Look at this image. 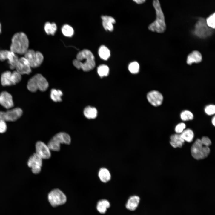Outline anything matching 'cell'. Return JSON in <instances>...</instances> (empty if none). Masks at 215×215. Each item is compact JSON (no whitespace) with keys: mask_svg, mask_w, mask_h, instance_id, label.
I'll return each mask as SVG.
<instances>
[{"mask_svg":"<svg viewBox=\"0 0 215 215\" xmlns=\"http://www.w3.org/2000/svg\"><path fill=\"white\" fill-rule=\"evenodd\" d=\"M73 63L76 68L79 69H81L85 71L92 70L96 65L93 54L90 50L87 49L79 52Z\"/></svg>","mask_w":215,"mask_h":215,"instance_id":"cell-1","label":"cell"},{"mask_svg":"<svg viewBox=\"0 0 215 215\" xmlns=\"http://www.w3.org/2000/svg\"><path fill=\"white\" fill-rule=\"evenodd\" d=\"M152 4L156 17L155 20L149 25L148 28L151 31L162 33L166 29L164 14L159 0H153Z\"/></svg>","mask_w":215,"mask_h":215,"instance_id":"cell-2","label":"cell"},{"mask_svg":"<svg viewBox=\"0 0 215 215\" xmlns=\"http://www.w3.org/2000/svg\"><path fill=\"white\" fill-rule=\"evenodd\" d=\"M29 42L26 34L20 32L15 33L12 39L10 50L16 54H24L28 49Z\"/></svg>","mask_w":215,"mask_h":215,"instance_id":"cell-3","label":"cell"},{"mask_svg":"<svg viewBox=\"0 0 215 215\" xmlns=\"http://www.w3.org/2000/svg\"><path fill=\"white\" fill-rule=\"evenodd\" d=\"M48 86V83L46 78L41 74H37L29 80L27 87L30 91L34 92L38 90L44 91L47 90Z\"/></svg>","mask_w":215,"mask_h":215,"instance_id":"cell-4","label":"cell"},{"mask_svg":"<svg viewBox=\"0 0 215 215\" xmlns=\"http://www.w3.org/2000/svg\"><path fill=\"white\" fill-rule=\"evenodd\" d=\"M71 140L70 136L67 133L61 132L55 135L50 140L47 146L51 150L58 151L60 149V144H69Z\"/></svg>","mask_w":215,"mask_h":215,"instance_id":"cell-5","label":"cell"},{"mask_svg":"<svg viewBox=\"0 0 215 215\" xmlns=\"http://www.w3.org/2000/svg\"><path fill=\"white\" fill-rule=\"evenodd\" d=\"M191 152L192 156L195 159H202L208 156L210 152V149L209 147L202 143L201 139H198L192 145Z\"/></svg>","mask_w":215,"mask_h":215,"instance_id":"cell-6","label":"cell"},{"mask_svg":"<svg viewBox=\"0 0 215 215\" xmlns=\"http://www.w3.org/2000/svg\"><path fill=\"white\" fill-rule=\"evenodd\" d=\"M213 29L207 25L205 19L199 17L194 26V34L201 38H205L211 36L213 33Z\"/></svg>","mask_w":215,"mask_h":215,"instance_id":"cell-7","label":"cell"},{"mask_svg":"<svg viewBox=\"0 0 215 215\" xmlns=\"http://www.w3.org/2000/svg\"><path fill=\"white\" fill-rule=\"evenodd\" d=\"M48 199L51 205L56 207L64 204L67 201L65 194L59 189L51 191L48 194Z\"/></svg>","mask_w":215,"mask_h":215,"instance_id":"cell-8","label":"cell"},{"mask_svg":"<svg viewBox=\"0 0 215 215\" xmlns=\"http://www.w3.org/2000/svg\"><path fill=\"white\" fill-rule=\"evenodd\" d=\"M21 79V75L16 70L12 72L7 71L2 73L1 81L3 86H10L18 83Z\"/></svg>","mask_w":215,"mask_h":215,"instance_id":"cell-9","label":"cell"},{"mask_svg":"<svg viewBox=\"0 0 215 215\" xmlns=\"http://www.w3.org/2000/svg\"><path fill=\"white\" fill-rule=\"evenodd\" d=\"M24 55V57L27 60L31 68L39 67L44 60L43 56L41 52L32 49H28Z\"/></svg>","mask_w":215,"mask_h":215,"instance_id":"cell-10","label":"cell"},{"mask_svg":"<svg viewBox=\"0 0 215 215\" xmlns=\"http://www.w3.org/2000/svg\"><path fill=\"white\" fill-rule=\"evenodd\" d=\"M22 113V110L19 108L6 112L0 111V120L4 121H14L20 118Z\"/></svg>","mask_w":215,"mask_h":215,"instance_id":"cell-11","label":"cell"},{"mask_svg":"<svg viewBox=\"0 0 215 215\" xmlns=\"http://www.w3.org/2000/svg\"><path fill=\"white\" fill-rule=\"evenodd\" d=\"M19 59L16 54L10 50H0V60L3 61L7 60L10 68L12 69L15 68Z\"/></svg>","mask_w":215,"mask_h":215,"instance_id":"cell-12","label":"cell"},{"mask_svg":"<svg viewBox=\"0 0 215 215\" xmlns=\"http://www.w3.org/2000/svg\"><path fill=\"white\" fill-rule=\"evenodd\" d=\"M42 159L36 153H34L29 158L27 165L31 168L32 172L35 174L39 173L41 169Z\"/></svg>","mask_w":215,"mask_h":215,"instance_id":"cell-13","label":"cell"},{"mask_svg":"<svg viewBox=\"0 0 215 215\" xmlns=\"http://www.w3.org/2000/svg\"><path fill=\"white\" fill-rule=\"evenodd\" d=\"M147 98L148 102L155 107L160 105L163 100L162 95L159 91L156 90L149 92L147 94Z\"/></svg>","mask_w":215,"mask_h":215,"instance_id":"cell-14","label":"cell"},{"mask_svg":"<svg viewBox=\"0 0 215 215\" xmlns=\"http://www.w3.org/2000/svg\"><path fill=\"white\" fill-rule=\"evenodd\" d=\"M35 147L36 153L42 159H48L50 157V150L47 145L41 141H38L36 144Z\"/></svg>","mask_w":215,"mask_h":215,"instance_id":"cell-15","label":"cell"},{"mask_svg":"<svg viewBox=\"0 0 215 215\" xmlns=\"http://www.w3.org/2000/svg\"><path fill=\"white\" fill-rule=\"evenodd\" d=\"M31 67L27 60L24 57L19 58L15 68L21 75L29 74L31 72Z\"/></svg>","mask_w":215,"mask_h":215,"instance_id":"cell-16","label":"cell"},{"mask_svg":"<svg viewBox=\"0 0 215 215\" xmlns=\"http://www.w3.org/2000/svg\"><path fill=\"white\" fill-rule=\"evenodd\" d=\"M0 104L4 108L10 109L14 105L11 95L6 91H3L0 94Z\"/></svg>","mask_w":215,"mask_h":215,"instance_id":"cell-17","label":"cell"},{"mask_svg":"<svg viewBox=\"0 0 215 215\" xmlns=\"http://www.w3.org/2000/svg\"><path fill=\"white\" fill-rule=\"evenodd\" d=\"M102 24L104 29L106 30L113 31L114 29L113 24L116 22L115 18L108 15L101 16Z\"/></svg>","mask_w":215,"mask_h":215,"instance_id":"cell-18","label":"cell"},{"mask_svg":"<svg viewBox=\"0 0 215 215\" xmlns=\"http://www.w3.org/2000/svg\"><path fill=\"white\" fill-rule=\"evenodd\" d=\"M202 56L198 51L194 50L190 53L188 56L186 62L187 64L191 65L193 63H199L201 62Z\"/></svg>","mask_w":215,"mask_h":215,"instance_id":"cell-19","label":"cell"},{"mask_svg":"<svg viewBox=\"0 0 215 215\" xmlns=\"http://www.w3.org/2000/svg\"><path fill=\"white\" fill-rule=\"evenodd\" d=\"M140 200V197L136 195L131 196L125 205L126 208L131 211L135 210L138 207Z\"/></svg>","mask_w":215,"mask_h":215,"instance_id":"cell-20","label":"cell"},{"mask_svg":"<svg viewBox=\"0 0 215 215\" xmlns=\"http://www.w3.org/2000/svg\"><path fill=\"white\" fill-rule=\"evenodd\" d=\"M170 145L174 148L182 147L185 142L180 134L178 133L171 135L170 136Z\"/></svg>","mask_w":215,"mask_h":215,"instance_id":"cell-21","label":"cell"},{"mask_svg":"<svg viewBox=\"0 0 215 215\" xmlns=\"http://www.w3.org/2000/svg\"><path fill=\"white\" fill-rule=\"evenodd\" d=\"M98 176L100 180L106 183L109 181L111 178V175L109 171L107 168L102 167L99 170Z\"/></svg>","mask_w":215,"mask_h":215,"instance_id":"cell-22","label":"cell"},{"mask_svg":"<svg viewBox=\"0 0 215 215\" xmlns=\"http://www.w3.org/2000/svg\"><path fill=\"white\" fill-rule=\"evenodd\" d=\"M110 206V203L108 200L102 199L99 201L97 202L96 209L99 212L103 214L106 212L107 209Z\"/></svg>","mask_w":215,"mask_h":215,"instance_id":"cell-23","label":"cell"},{"mask_svg":"<svg viewBox=\"0 0 215 215\" xmlns=\"http://www.w3.org/2000/svg\"><path fill=\"white\" fill-rule=\"evenodd\" d=\"M84 114L85 116L88 119H94L97 116V111L95 108L88 106L84 109Z\"/></svg>","mask_w":215,"mask_h":215,"instance_id":"cell-24","label":"cell"},{"mask_svg":"<svg viewBox=\"0 0 215 215\" xmlns=\"http://www.w3.org/2000/svg\"><path fill=\"white\" fill-rule=\"evenodd\" d=\"M181 137L184 141L190 142H192L194 137V134L193 130L189 128L185 129L180 134Z\"/></svg>","mask_w":215,"mask_h":215,"instance_id":"cell-25","label":"cell"},{"mask_svg":"<svg viewBox=\"0 0 215 215\" xmlns=\"http://www.w3.org/2000/svg\"><path fill=\"white\" fill-rule=\"evenodd\" d=\"M98 53L100 58L104 60H107L110 56V51L105 46L102 45L98 50Z\"/></svg>","mask_w":215,"mask_h":215,"instance_id":"cell-26","label":"cell"},{"mask_svg":"<svg viewBox=\"0 0 215 215\" xmlns=\"http://www.w3.org/2000/svg\"><path fill=\"white\" fill-rule=\"evenodd\" d=\"M57 27L54 23H50L47 22L44 26V29L46 33L48 35H53L57 30Z\"/></svg>","mask_w":215,"mask_h":215,"instance_id":"cell-27","label":"cell"},{"mask_svg":"<svg viewBox=\"0 0 215 215\" xmlns=\"http://www.w3.org/2000/svg\"><path fill=\"white\" fill-rule=\"evenodd\" d=\"M62 95V92L60 90L52 89L51 90L50 98L52 100L55 102H60L62 101L61 96Z\"/></svg>","mask_w":215,"mask_h":215,"instance_id":"cell-28","label":"cell"},{"mask_svg":"<svg viewBox=\"0 0 215 215\" xmlns=\"http://www.w3.org/2000/svg\"><path fill=\"white\" fill-rule=\"evenodd\" d=\"M109 70L108 67L105 64L99 66L97 68V73L101 77L106 76L109 74Z\"/></svg>","mask_w":215,"mask_h":215,"instance_id":"cell-29","label":"cell"},{"mask_svg":"<svg viewBox=\"0 0 215 215\" xmlns=\"http://www.w3.org/2000/svg\"><path fill=\"white\" fill-rule=\"evenodd\" d=\"M62 31L63 34L65 36L70 37L74 34V30L70 26L66 24L64 25L62 28Z\"/></svg>","mask_w":215,"mask_h":215,"instance_id":"cell-30","label":"cell"},{"mask_svg":"<svg viewBox=\"0 0 215 215\" xmlns=\"http://www.w3.org/2000/svg\"><path fill=\"white\" fill-rule=\"evenodd\" d=\"M181 119L184 121H188L193 119L194 115L190 111L185 110L182 111L180 114Z\"/></svg>","mask_w":215,"mask_h":215,"instance_id":"cell-31","label":"cell"},{"mask_svg":"<svg viewBox=\"0 0 215 215\" xmlns=\"http://www.w3.org/2000/svg\"><path fill=\"white\" fill-rule=\"evenodd\" d=\"M128 69L132 73L135 74L138 73L139 70V63L136 62H133L130 63L129 65Z\"/></svg>","mask_w":215,"mask_h":215,"instance_id":"cell-32","label":"cell"},{"mask_svg":"<svg viewBox=\"0 0 215 215\" xmlns=\"http://www.w3.org/2000/svg\"><path fill=\"white\" fill-rule=\"evenodd\" d=\"M208 26L213 29L215 27V13L211 14L205 19Z\"/></svg>","mask_w":215,"mask_h":215,"instance_id":"cell-33","label":"cell"},{"mask_svg":"<svg viewBox=\"0 0 215 215\" xmlns=\"http://www.w3.org/2000/svg\"><path fill=\"white\" fill-rule=\"evenodd\" d=\"M205 113L209 116L212 115L215 113V106L214 105L210 104L205 106L204 109Z\"/></svg>","mask_w":215,"mask_h":215,"instance_id":"cell-34","label":"cell"},{"mask_svg":"<svg viewBox=\"0 0 215 215\" xmlns=\"http://www.w3.org/2000/svg\"><path fill=\"white\" fill-rule=\"evenodd\" d=\"M186 125L183 122L178 124L175 126V130L176 133H181L185 129Z\"/></svg>","mask_w":215,"mask_h":215,"instance_id":"cell-35","label":"cell"},{"mask_svg":"<svg viewBox=\"0 0 215 215\" xmlns=\"http://www.w3.org/2000/svg\"><path fill=\"white\" fill-rule=\"evenodd\" d=\"M202 143L205 145L209 147L211 144L210 139L207 136H203L201 139Z\"/></svg>","mask_w":215,"mask_h":215,"instance_id":"cell-36","label":"cell"},{"mask_svg":"<svg viewBox=\"0 0 215 215\" xmlns=\"http://www.w3.org/2000/svg\"><path fill=\"white\" fill-rule=\"evenodd\" d=\"M7 129V126L5 121L0 120V133H4Z\"/></svg>","mask_w":215,"mask_h":215,"instance_id":"cell-37","label":"cell"},{"mask_svg":"<svg viewBox=\"0 0 215 215\" xmlns=\"http://www.w3.org/2000/svg\"><path fill=\"white\" fill-rule=\"evenodd\" d=\"M147 0H132L133 2L138 5H141L145 3Z\"/></svg>","mask_w":215,"mask_h":215,"instance_id":"cell-38","label":"cell"},{"mask_svg":"<svg viewBox=\"0 0 215 215\" xmlns=\"http://www.w3.org/2000/svg\"><path fill=\"white\" fill-rule=\"evenodd\" d=\"M211 122L212 125L214 126H215V117L214 116L213 117L212 119Z\"/></svg>","mask_w":215,"mask_h":215,"instance_id":"cell-39","label":"cell"},{"mask_svg":"<svg viewBox=\"0 0 215 215\" xmlns=\"http://www.w3.org/2000/svg\"><path fill=\"white\" fill-rule=\"evenodd\" d=\"M1 23H0V33L1 32Z\"/></svg>","mask_w":215,"mask_h":215,"instance_id":"cell-40","label":"cell"}]
</instances>
